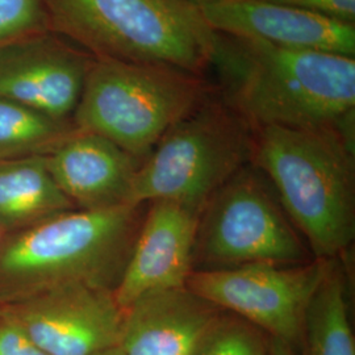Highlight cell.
Segmentation results:
<instances>
[{
	"mask_svg": "<svg viewBox=\"0 0 355 355\" xmlns=\"http://www.w3.org/2000/svg\"><path fill=\"white\" fill-rule=\"evenodd\" d=\"M184 1H187V3H191V4H193V6H196V7H203L205 4H209V3H214L216 0H184Z\"/></svg>",
	"mask_w": 355,
	"mask_h": 355,
	"instance_id": "obj_24",
	"label": "cell"
},
{
	"mask_svg": "<svg viewBox=\"0 0 355 355\" xmlns=\"http://www.w3.org/2000/svg\"><path fill=\"white\" fill-rule=\"evenodd\" d=\"M305 261L303 242L254 168L243 166L204 207L193 249L204 270Z\"/></svg>",
	"mask_w": 355,
	"mask_h": 355,
	"instance_id": "obj_7",
	"label": "cell"
},
{
	"mask_svg": "<svg viewBox=\"0 0 355 355\" xmlns=\"http://www.w3.org/2000/svg\"><path fill=\"white\" fill-rule=\"evenodd\" d=\"M95 355H124L123 354V352H121V349L119 347V345H116L114 347H110V349H105V350H103L101 353H98V354Z\"/></svg>",
	"mask_w": 355,
	"mask_h": 355,
	"instance_id": "obj_23",
	"label": "cell"
},
{
	"mask_svg": "<svg viewBox=\"0 0 355 355\" xmlns=\"http://www.w3.org/2000/svg\"><path fill=\"white\" fill-rule=\"evenodd\" d=\"M74 129L66 120L0 98V159L48 155Z\"/></svg>",
	"mask_w": 355,
	"mask_h": 355,
	"instance_id": "obj_17",
	"label": "cell"
},
{
	"mask_svg": "<svg viewBox=\"0 0 355 355\" xmlns=\"http://www.w3.org/2000/svg\"><path fill=\"white\" fill-rule=\"evenodd\" d=\"M214 64L252 127H340L354 117V57L220 35Z\"/></svg>",
	"mask_w": 355,
	"mask_h": 355,
	"instance_id": "obj_1",
	"label": "cell"
},
{
	"mask_svg": "<svg viewBox=\"0 0 355 355\" xmlns=\"http://www.w3.org/2000/svg\"><path fill=\"white\" fill-rule=\"evenodd\" d=\"M252 159L272 182L320 259H333L355 232L353 136L340 127L257 128Z\"/></svg>",
	"mask_w": 355,
	"mask_h": 355,
	"instance_id": "obj_3",
	"label": "cell"
},
{
	"mask_svg": "<svg viewBox=\"0 0 355 355\" xmlns=\"http://www.w3.org/2000/svg\"><path fill=\"white\" fill-rule=\"evenodd\" d=\"M53 180L76 209L128 204L139 161L102 136L74 129L45 155Z\"/></svg>",
	"mask_w": 355,
	"mask_h": 355,
	"instance_id": "obj_13",
	"label": "cell"
},
{
	"mask_svg": "<svg viewBox=\"0 0 355 355\" xmlns=\"http://www.w3.org/2000/svg\"><path fill=\"white\" fill-rule=\"evenodd\" d=\"M354 24L355 0H262Z\"/></svg>",
	"mask_w": 355,
	"mask_h": 355,
	"instance_id": "obj_20",
	"label": "cell"
},
{
	"mask_svg": "<svg viewBox=\"0 0 355 355\" xmlns=\"http://www.w3.org/2000/svg\"><path fill=\"white\" fill-rule=\"evenodd\" d=\"M150 204L114 290V299L124 311L150 292L186 287L193 267L202 214L167 200Z\"/></svg>",
	"mask_w": 355,
	"mask_h": 355,
	"instance_id": "obj_11",
	"label": "cell"
},
{
	"mask_svg": "<svg viewBox=\"0 0 355 355\" xmlns=\"http://www.w3.org/2000/svg\"><path fill=\"white\" fill-rule=\"evenodd\" d=\"M3 236H4V233L0 230V241H1V239H3Z\"/></svg>",
	"mask_w": 355,
	"mask_h": 355,
	"instance_id": "obj_25",
	"label": "cell"
},
{
	"mask_svg": "<svg viewBox=\"0 0 355 355\" xmlns=\"http://www.w3.org/2000/svg\"><path fill=\"white\" fill-rule=\"evenodd\" d=\"M209 96L202 76L161 64L94 58L74 125L114 142L137 161Z\"/></svg>",
	"mask_w": 355,
	"mask_h": 355,
	"instance_id": "obj_5",
	"label": "cell"
},
{
	"mask_svg": "<svg viewBox=\"0 0 355 355\" xmlns=\"http://www.w3.org/2000/svg\"><path fill=\"white\" fill-rule=\"evenodd\" d=\"M55 29L95 58L161 64L202 76L220 35L184 0H42Z\"/></svg>",
	"mask_w": 355,
	"mask_h": 355,
	"instance_id": "obj_4",
	"label": "cell"
},
{
	"mask_svg": "<svg viewBox=\"0 0 355 355\" xmlns=\"http://www.w3.org/2000/svg\"><path fill=\"white\" fill-rule=\"evenodd\" d=\"M261 329L239 316L218 315L192 355H267Z\"/></svg>",
	"mask_w": 355,
	"mask_h": 355,
	"instance_id": "obj_18",
	"label": "cell"
},
{
	"mask_svg": "<svg viewBox=\"0 0 355 355\" xmlns=\"http://www.w3.org/2000/svg\"><path fill=\"white\" fill-rule=\"evenodd\" d=\"M0 355H49L11 320L0 315Z\"/></svg>",
	"mask_w": 355,
	"mask_h": 355,
	"instance_id": "obj_21",
	"label": "cell"
},
{
	"mask_svg": "<svg viewBox=\"0 0 355 355\" xmlns=\"http://www.w3.org/2000/svg\"><path fill=\"white\" fill-rule=\"evenodd\" d=\"M76 209L53 180L45 155L0 159V230L32 228Z\"/></svg>",
	"mask_w": 355,
	"mask_h": 355,
	"instance_id": "obj_15",
	"label": "cell"
},
{
	"mask_svg": "<svg viewBox=\"0 0 355 355\" xmlns=\"http://www.w3.org/2000/svg\"><path fill=\"white\" fill-rule=\"evenodd\" d=\"M49 355H95L119 345L125 311L107 288L73 284L0 306Z\"/></svg>",
	"mask_w": 355,
	"mask_h": 355,
	"instance_id": "obj_9",
	"label": "cell"
},
{
	"mask_svg": "<svg viewBox=\"0 0 355 355\" xmlns=\"http://www.w3.org/2000/svg\"><path fill=\"white\" fill-rule=\"evenodd\" d=\"M304 355H355L345 280L333 265L305 313Z\"/></svg>",
	"mask_w": 355,
	"mask_h": 355,
	"instance_id": "obj_16",
	"label": "cell"
},
{
	"mask_svg": "<svg viewBox=\"0 0 355 355\" xmlns=\"http://www.w3.org/2000/svg\"><path fill=\"white\" fill-rule=\"evenodd\" d=\"M94 58L37 33L0 45V98L57 120L74 114Z\"/></svg>",
	"mask_w": 355,
	"mask_h": 355,
	"instance_id": "obj_10",
	"label": "cell"
},
{
	"mask_svg": "<svg viewBox=\"0 0 355 355\" xmlns=\"http://www.w3.org/2000/svg\"><path fill=\"white\" fill-rule=\"evenodd\" d=\"M141 205L73 209L0 241V306L83 284L112 290L141 225Z\"/></svg>",
	"mask_w": 355,
	"mask_h": 355,
	"instance_id": "obj_2",
	"label": "cell"
},
{
	"mask_svg": "<svg viewBox=\"0 0 355 355\" xmlns=\"http://www.w3.org/2000/svg\"><path fill=\"white\" fill-rule=\"evenodd\" d=\"M267 355H295L293 346L277 338H271L268 341Z\"/></svg>",
	"mask_w": 355,
	"mask_h": 355,
	"instance_id": "obj_22",
	"label": "cell"
},
{
	"mask_svg": "<svg viewBox=\"0 0 355 355\" xmlns=\"http://www.w3.org/2000/svg\"><path fill=\"white\" fill-rule=\"evenodd\" d=\"M48 20L42 0H0V45L42 33Z\"/></svg>",
	"mask_w": 355,
	"mask_h": 355,
	"instance_id": "obj_19",
	"label": "cell"
},
{
	"mask_svg": "<svg viewBox=\"0 0 355 355\" xmlns=\"http://www.w3.org/2000/svg\"><path fill=\"white\" fill-rule=\"evenodd\" d=\"M333 259L295 266L253 263L192 271L187 288L218 309L246 320L271 338L302 341L305 313Z\"/></svg>",
	"mask_w": 355,
	"mask_h": 355,
	"instance_id": "obj_8",
	"label": "cell"
},
{
	"mask_svg": "<svg viewBox=\"0 0 355 355\" xmlns=\"http://www.w3.org/2000/svg\"><path fill=\"white\" fill-rule=\"evenodd\" d=\"M216 33L299 51L355 55L354 24L262 0H216L200 7Z\"/></svg>",
	"mask_w": 355,
	"mask_h": 355,
	"instance_id": "obj_12",
	"label": "cell"
},
{
	"mask_svg": "<svg viewBox=\"0 0 355 355\" xmlns=\"http://www.w3.org/2000/svg\"><path fill=\"white\" fill-rule=\"evenodd\" d=\"M220 309L187 287L150 292L125 311L124 355H192Z\"/></svg>",
	"mask_w": 355,
	"mask_h": 355,
	"instance_id": "obj_14",
	"label": "cell"
},
{
	"mask_svg": "<svg viewBox=\"0 0 355 355\" xmlns=\"http://www.w3.org/2000/svg\"><path fill=\"white\" fill-rule=\"evenodd\" d=\"M250 129L230 104L208 96L139 166L128 204L167 200L202 214L216 192L252 159Z\"/></svg>",
	"mask_w": 355,
	"mask_h": 355,
	"instance_id": "obj_6",
	"label": "cell"
}]
</instances>
